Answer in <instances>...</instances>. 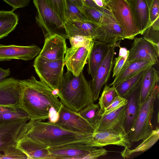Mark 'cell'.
<instances>
[{"label":"cell","mask_w":159,"mask_h":159,"mask_svg":"<svg viewBox=\"0 0 159 159\" xmlns=\"http://www.w3.org/2000/svg\"><path fill=\"white\" fill-rule=\"evenodd\" d=\"M159 72L153 67L146 69L143 77L140 92L139 104L142 105L155 87L158 85Z\"/></svg>","instance_id":"26"},{"label":"cell","mask_w":159,"mask_h":159,"mask_svg":"<svg viewBox=\"0 0 159 159\" xmlns=\"http://www.w3.org/2000/svg\"><path fill=\"white\" fill-rule=\"evenodd\" d=\"M18 17L13 11H0V39L8 36L18 24Z\"/></svg>","instance_id":"28"},{"label":"cell","mask_w":159,"mask_h":159,"mask_svg":"<svg viewBox=\"0 0 159 159\" xmlns=\"http://www.w3.org/2000/svg\"><path fill=\"white\" fill-rule=\"evenodd\" d=\"M127 59L123 65L138 60L158 62V55L154 47L143 37H135Z\"/></svg>","instance_id":"15"},{"label":"cell","mask_w":159,"mask_h":159,"mask_svg":"<svg viewBox=\"0 0 159 159\" xmlns=\"http://www.w3.org/2000/svg\"><path fill=\"white\" fill-rule=\"evenodd\" d=\"M125 39V36L120 26L109 10L104 13L103 19L98 25L93 38L109 46L120 48V42Z\"/></svg>","instance_id":"9"},{"label":"cell","mask_w":159,"mask_h":159,"mask_svg":"<svg viewBox=\"0 0 159 159\" xmlns=\"http://www.w3.org/2000/svg\"><path fill=\"white\" fill-rule=\"evenodd\" d=\"M50 159H95L106 155L107 150L83 143H70L49 148Z\"/></svg>","instance_id":"6"},{"label":"cell","mask_w":159,"mask_h":159,"mask_svg":"<svg viewBox=\"0 0 159 159\" xmlns=\"http://www.w3.org/2000/svg\"><path fill=\"white\" fill-rule=\"evenodd\" d=\"M59 118L55 123L62 128L72 132L90 134L95 132L94 126L75 111L61 104Z\"/></svg>","instance_id":"10"},{"label":"cell","mask_w":159,"mask_h":159,"mask_svg":"<svg viewBox=\"0 0 159 159\" xmlns=\"http://www.w3.org/2000/svg\"><path fill=\"white\" fill-rule=\"evenodd\" d=\"M145 70L115 85L114 86L119 95L124 98L142 79Z\"/></svg>","instance_id":"29"},{"label":"cell","mask_w":159,"mask_h":159,"mask_svg":"<svg viewBox=\"0 0 159 159\" xmlns=\"http://www.w3.org/2000/svg\"><path fill=\"white\" fill-rule=\"evenodd\" d=\"M78 113L94 126L101 118L102 111L98 104L93 103L82 109Z\"/></svg>","instance_id":"31"},{"label":"cell","mask_w":159,"mask_h":159,"mask_svg":"<svg viewBox=\"0 0 159 159\" xmlns=\"http://www.w3.org/2000/svg\"><path fill=\"white\" fill-rule=\"evenodd\" d=\"M127 57L128 56L119 55L116 58L114 67L113 71V78L116 76L120 72Z\"/></svg>","instance_id":"41"},{"label":"cell","mask_w":159,"mask_h":159,"mask_svg":"<svg viewBox=\"0 0 159 159\" xmlns=\"http://www.w3.org/2000/svg\"><path fill=\"white\" fill-rule=\"evenodd\" d=\"M93 1L98 6L100 7L107 8L106 2L104 0H93Z\"/></svg>","instance_id":"47"},{"label":"cell","mask_w":159,"mask_h":159,"mask_svg":"<svg viewBox=\"0 0 159 159\" xmlns=\"http://www.w3.org/2000/svg\"><path fill=\"white\" fill-rule=\"evenodd\" d=\"M57 92L61 103L76 112L94 102L90 82L83 71L76 76L67 70L63 73Z\"/></svg>","instance_id":"3"},{"label":"cell","mask_w":159,"mask_h":159,"mask_svg":"<svg viewBox=\"0 0 159 159\" xmlns=\"http://www.w3.org/2000/svg\"><path fill=\"white\" fill-rule=\"evenodd\" d=\"M72 3L77 6L80 9L82 10L84 6L83 3L81 0H69Z\"/></svg>","instance_id":"48"},{"label":"cell","mask_w":159,"mask_h":159,"mask_svg":"<svg viewBox=\"0 0 159 159\" xmlns=\"http://www.w3.org/2000/svg\"><path fill=\"white\" fill-rule=\"evenodd\" d=\"M110 46L94 40L89 52L87 63V71L93 79L100 65L106 56Z\"/></svg>","instance_id":"23"},{"label":"cell","mask_w":159,"mask_h":159,"mask_svg":"<svg viewBox=\"0 0 159 159\" xmlns=\"http://www.w3.org/2000/svg\"><path fill=\"white\" fill-rule=\"evenodd\" d=\"M159 138V128L157 127L153 129L150 134L143 139V141L134 148L130 149H124L120 152L121 156L124 158H128L134 153L144 152L153 146Z\"/></svg>","instance_id":"27"},{"label":"cell","mask_w":159,"mask_h":159,"mask_svg":"<svg viewBox=\"0 0 159 159\" xmlns=\"http://www.w3.org/2000/svg\"><path fill=\"white\" fill-rule=\"evenodd\" d=\"M158 18L148 26L141 35L143 38L150 43L154 47L159 56V19Z\"/></svg>","instance_id":"30"},{"label":"cell","mask_w":159,"mask_h":159,"mask_svg":"<svg viewBox=\"0 0 159 159\" xmlns=\"http://www.w3.org/2000/svg\"><path fill=\"white\" fill-rule=\"evenodd\" d=\"M41 51L38 46L6 45L0 44V61L19 59L27 61L39 55Z\"/></svg>","instance_id":"16"},{"label":"cell","mask_w":159,"mask_h":159,"mask_svg":"<svg viewBox=\"0 0 159 159\" xmlns=\"http://www.w3.org/2000/svg\"><path fill=\"white\" fill-rule=\"evenodd\" d=\"M33 2L37 10L36 22L41 29L45 39L57 34L69 39L64 23L47 0H33Z\"/></svg>","instance_id":"5"},{"label":"cell","mask_w":159,"mask_h":159,"mask_svg":"<svg viewBox=\"0 0 159 159\" xmlns=\"http://www.w3.org/2000/svg\"><path fill=\"white\" fill-rule=\"evenodd\" d=\"M51 8L58 15L64 23L66 21V0H47Z\"/></svg>","instance_id":"38"},{"label":"cell","mask_w":159,"mask_h":159,"mask_svg":"<svg viewBox=\"0 0 159 159\" xmlns=\"http://www.w3.org/2000/svg\"><path fill=\"white\" fill-rule=\"evenodd\" d=\"M19 109L0 106V113L14 112L17 111Z\"/></svg>","instance_id":"46"},{"label":"cell","mask_w":159,"mask_h":159,"mask_svg":"<svg viewBox=\"0 0 159 159\" xmlns=\"http://www.w3.org/2000/svg\"><path fill=\"white\" fill-rule=\"evenodd\" d=\"M115 47L114 46L110 47L94 78L89 82L94 102L98 100L102 87L109 79L114 63Z\"/></svg>","instance_id":"11"},{"label":"cell","mask_w":159,"mask_h":159,"mask_svg":"<svg viewBox=\"0 0 159 159\" xmlns=\"http://www.w3.org/2000/svg\"><path fill=\"white\" fill-rule=\"evenodd\" d=\"M88 20L98 25L102 20L104 13L93 7L84 5L82 10Z\"/></svg>","instance_id":"37"},{"label":"cell","mask_w":159,"mask_h":159,"mask_svg":"<svg viewBox=\"0 0 159 159\" xmlns=\"http://www.w3.org/2000/svg\"><path fill=\"white\" fill-rule=\"evenodd\" d=\"M127 102V100L125 98L119 95L117 96L113 102L103 110L101 116L126 105Z\"/></svg>","instance_id":"39"},{"label":"cell","mask_w":159,"mask_h":159,"mask_svg":"<svg viewBox=\"0 0 159 159\" xmlns=\"http://www.w3.org/2000/svg\"><path fill=\"white\" fill-rule=\"evenodd\" d=\"M71 47H83L90 51L94 40L91 38L79 35H74L69 39Z\"/></svg>","instance_id":"35"},{"label":"cell","mask_w":159,"mask_h":159,"mask_svg":"<svg viewBox=\"0 0 159 159\" xmlns=\"http://www.w3.org/2000/svg\"><path fill=\"white\" fill-rule=\"evenodd\" d=\"M159 0H151L149 10V25L159 17Z\"/></svg>","instance_id":"40"},{"label":"cell","mask_w":159,"mask_h":159,"mask_svg":"<svg viewBox=\"0 0 159 159\" xmlns=\"http://www.w3.org/2000/svg\"><path fill=\"white\" fill-rule=\"evenodd\" d=\"M106 5L121 27L125 39L133 40L137 35L140 34L127 0H109Z\"/></svg>","instance_id":"7"},{"label":"cell","mask_w":159,"mask_h":159,"mask_svg":"<svg viewBox=\"0 0 159 159\" xmlns=\"http://www.w3.org/2000/svg\"><path fill=\"white\" fill-rule=\"evenodd\" d=\"M143 77L135 86L124 97L127 102L126 105V116L125 123V128L127 134L133 126L139 110V100Z\"/></svg>","instance_id":"19"},{"label":"cell","mask_w":159,"mask_h":159,"mask_svg":"<svg viewBox=\"0 0 159 159\" xmlns=\"http://www.w3.org/2000/svg\"><path fill=\"white\" fill-rule=\"evenodd\" d=\"M105 2H106L107 1H108L109 0H104Z\"/></svg>","instance_id":"49"},{"label":"cell","mask_w":159,"mask_h":159,"mask_svg":"<svg viewBox=\"0 0 159 159\" xmlns=\"http://www.w3.org/2000/svg\"><path fill=\"white\" fill-rule=\"evenodd\" d=\"M64 60H48L38 55L35 59L33 66L40 81L57 91L63 74Z\"/></svg>","instance_id":"8"},{"label":"cell","mask_w":159,"mask_h":159,"mask_svg":"<svg viewBox=\"0 0 159 159\" xmlns=\"http://www.w3.org/2000/svg\"><path fill=\"white\" fill-rule=\"evenodd\" d=\"M118 94L114 86H109L105 84L98 104L102 111L108 107L114 100Z\"/></svg>","instance_id":"33"},{"label":"cell","mask_w":159,"mask_h":159,"mask_svg":"<svg viewBox=\"0 0 159 159\" xmlns=\"http://www.w3.org/2000/svg\"><path fill=\"white\" fill-rule=\"evenodd\" d=\"M126 105L102 116L94 125L95 131H111L127 134L125 128Z\"/></svg>","instance_id":"14"},{"label":"cell","mask_w":159,"mask_h":159,"mask_svg":"<svg viewBox=\"0 0 159 159\" xmlns=\"http://www.w3.org/2000/svg\"><path fill=\"white\" fill-rule=\"evenodd\" d=\"M87 145L97 148L115 145L124 149L130 148L132 146L127 134L111 131H95L89 136Z\"/></svg>","instance_id":"13"},{"label":"cell","mask_w":159,"mask_h":159,"mask_svg":"<svg viewBox=\"0 0 159 159\" xmlns=\"http://www.w3.org/2000/svg\"><path fill=\"white\" fill-rule=\"evenodd\" d=\"M64 25L69 39L73 36L79 35L89 37L93 39L98 26L97 24L89 21H66Z\"/></svg>","instance_id":"24"},{"label":"cell","mask_w":159,"mask_h":159,"mask_svg":"<svg viewBox=\"0 0 159 159\" xmlns=\"http://www.w3.org/2000/svg\"><path fill=\"white\" fill-rule=\"evenodd\" d=\"M159 88L157 85L145 101L140 105L134 123L127 134L131 143L142 140L153 129L152 120L154 112L155 101L158 98Z\"/></svg>","instance_id":"4"},{"label":"cell","mask_w":159,"mask_h":159,"mask_svg":"<svg viewBox=\"0 0 159 159\" xmlns=\"http://www.w3.org/2000/svg\"><path fill=\"white\" fill-rule=\"evenodd\" d=\"M10 74L9 68L5 69L0 67V82L5 79Z\"/></svg>","instance_id":"45"},{"label":"cell","mask_w":159,"mask_h":159,"mask_svg":"<svg viewBox=\"0 0 159 159\" xmlns=\"http://www.w3.org/2000/svg\"><path fill=\"white\" fill-rule=\"evenodd\" d=\"M19 80L22 87L20 108L29 115L30 120L43 121L48 119L52 107L59 112L62 104L57 90L33 76Z\"/></svg>","instance_id":"1"},{"label":"cell","mask_w":159,"mask_h":159,"mask_svg":"<svg viewBox=\"0 0 159 159\" xmlns=\"http://www.w3.org/2000/svg\"><path fill=\"white\" fill-rule=\"evenodd\" d=\"M22 87L19 80L11 77L0 82V106L20 108Z\"/></svg>","instance_id":"12"},{"label":"cell","mask_w":159,"mask_h":159,"mask_svg":"<svg viewBox=\"0 0 159 159\" xmlns=\"http://www.w3.org/2000/svg\"><path fill=\"white\" fill-rule=\"evenodd\" d=\"M84 5L94 8L101 12L104 13L109 11L107 8L100 7L98 6L93 0H81Z\"/></svg>","instance_id":"44"},{"label":"cell","mask_w":159,"mask_h":159,"mask_svg":"<svg viewBox=\"0 0 159 159\" xmlns=\"http://www.w3.org/2000/svg\"><path fill=\"white\" fill-rule=\"evenodd\" d=\"M92 134H84L68 130L49 121L43 122L30 119L20 129L16 141L28 138L39 142L49 148L70 143L86 144L89 136Z\"/></svg>","instance_id":"2"},{"label":"cell","mask_w":159,"mask_h":159,"mask_svg":"<svg viewBox=\"0 0 159 159\" xmlns=\"http://www.w3.org/2000/svg\"><path fill=\"white\" fill-rule=\"evenodd\" d=\"M151 0H127L141 35L149 25V10Z\"/></svg>","instance_id":"20"},{"label":"cell","mask_w":159,"mask_h":159,"mask_svg":"<svg viewBox=\"0 0 159 159\" xmlns=\"http://www.w3.org/2000/svg\"><path fill=\"white\" fill-rule=\"evenodd\" d=\"M16 146L26 155L27 159L50 158L49 147L38 141L24 138L16 142Z\"/></svg>","instance_id":"21"},{"label":"cell","mask_w":159,"mask_h":159,"mask_svg":"<svg viewBox=\"0 0 159 159\" xmlns=\"http://www.w3.org/2000/svg\"><path fill=\"white\" fill-rule=\"evenodd\" d=\"M66 40L63 37L57 34L45 38L43 47L38 55L49 61L64 60L67 48Z\"/></svg>","instance_id":"17"},{"label":"cell","mask_w":159,"mask_h":159,"mask_svg":"<svg viewBox=\"0 0 159 159\" xmlns=\"http://www.w3.org/2000/svg\"><path fill=\"white\" fill-rule=\"evenodd\" d=\"M89 52L83 47L67 48L64 59L67 70L76 76H79L87 63Z\"/></svg>","instance_id":"18"},{"label":"cell","mask_w":159,"mask_h":159,"mask_svg":"<svg viewBox=\"0 0 159 159\" xmlns=\"http://www.w3.org/2000/svg\"><path fill=\"white\" fill-rule=\"evenodd\" d=\"M13 7V11L17 8H23L27 6L30 0H3Z\"/></svg>","instance_id":"42"},{"label":"cell","mask_w":159,"mask_h":159,"mask_svg":"<svg viewBox=\"0 0 159 159\" xmlns=\"http://www.w3.org/2000/svg\"><path fill=\"white\" fill-rule=\"evenodd\" d=\"M66 21H89L82 10L69 0H66Z\"/></svg>","instance_id":"32"},{"label":"cell","mask_w":159,"mask_h":159,"mask_svg":"<svg viewBox=\"0 0 159 159\" xmlns=\"http://www.w3.org/2000/svg\"><path fill=\"white\" fill-rule=\"evenodd\" d=\"M24 119L29 120L30 116L20 108L15 112L0 113V124Z\"/></svg>","instance_id":"34"},{"label":"cell","mask_w":159,"mask_h":159,"mask_svg":"<svg viewBox=\"0 0 159 159\" xmlns=\"http://www.w3.org/2000/svg\"><path fill=\"white\" fill-rule=\"evenodd\" d=\"M28 121L24 119L0 124V152L10 146L16 145L17 134Z\"/></svg>","instance_id":"22"},{"label":"cell","mask_w":159,"mask_h":159,"mask_svg":"<svg viewBox=\"0 0 159 159\" xmlns=\"http://www.w3.org/2000/svg\"><path fill=\"white\" fill-rule=\"evenodd\" d=\"M2 152H0L1 159H27L26 155L17 147L16 145L8 147Z\"/></svg>","instance_id":"36"},{"label":"cell","mask_w":159,"mask_h":159,"mask_svg":"<svg viewBox=\"0 0 159 159\" xmlns=\"http://www.w3.org/2000/svg\"><path fill=\"white\" fill-rule=\"evenodd\" d=\"M156 64L153 62L146 60H138L123 65L120 72L115 77L113 82L109 86H115L121 81L129 78Z\"/></svg>","instance_id":"25"},{"label":"cell","mask_w":159,"mask_h":159,"mask_svg":"<svg viewBox=\"0 0 159 159\" xmlns=\"http://www.w3.org/2000/svg\"><path fill=\"white\" fill-rule=\"evenodd\" d=\"M59 112L53 107H52L49 109L48 119L49 121L52 123H55L59 118Z\"/></svg>","instance_id":"43"}]
</instances>
